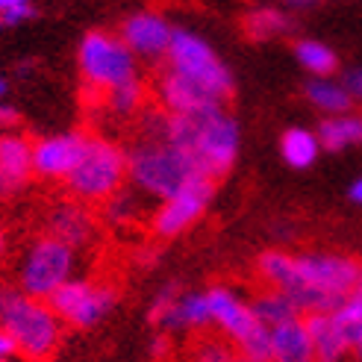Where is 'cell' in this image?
Wrapping results in <instances>:
<instances>
[{"instance_id": "cell-13", "label": "cell", "mask_w": 362, "mask_h": 362, "mask_svg": "<svg viewBox=\"0 0 362 362\" xmlns=\"http://www.w3.org/2000/svg\"><path fill=\"white\" fill-rule=\"evenodd\" d=\"M171 27L165 18H159L156 12H139L130 15L121 27V39L130 47L136 57L156 62L162 57H168V45H171Z\"/></svg>"}, {"instance_id": "cell-26", "label": "cell", "mask_w": 362, "mask_h": 362, "mask_svg": "<svg viewBox=\"0 0 362 362\" xmlns=\"http://www.w3.org/2000/svg\"><path fill=\"white\" fill-rule=\"evenodd\" d=\"M306 95L313 98V103H318L321 110L327 112H336V115H345L351 110V92L341 88L336 83H327V80H315L306 86Z\"/></svg>"}, {"instance_id": "cell-27", "label": "cell", "mask_w": 362, "mask_h": 362, "mask_svg": "<svg viewBox=\"0 0 362 362\" xmlns=\"http://www.w3.org/2000/svg\"><path fill=\"white\" fill-rule=\"evenodd\" d=\"M286 30H288V21H286V15H280L277 9H259V12H250L245 18V33L253 42L271 39V35H280Z\"/></svg>"}, {"instance_id": "cell-2", "label": "cell", "mask_w": 362, "mask_h": 362, "mask_svg": "<svg viewBox=\"0 0 362 362\" xmlns=\"http://www.w3.org/2000/svg\"><path fill=\"white\" fill-rule=\"evenodd\" d=\"M0 327H4L15 351L30 362H42L59 348L62 318L42 298L27 295L21 286L0 283Z\"/></svg>"}, {"instance_id": "cell-42", "label": "cell", "mask_w": 362, "mask_h": 362, "mask_svg": "<svg viewBox=\"0 0 362 362\" xmlns=\"http://www.w3.org/2000/svg\"><path fill=\"white\" fill-rule=\"evenodd\" d=\"M4 242H6V239H4V230H0V253H4Z\"/></svg>"}, {"instance_id": "cell-6", "label": "cell", "mask_w": 362, "mask_h": 362, "mask_svg": "<svg viewBox=\"0 0 362 362\" xmlns=\"http://www.w3.org/2000/svg\"><path fill=\"white\" fill-rule=\"evenodd\" d=\"M74 262H77L74 247L47 233V236L35 239L27 247L21 268H18V286H21L27 295L47 300L62 283L71 280Z\"/></svg>"}, {"instance_id": "cell-23", "label": "cell", "mask_w": 362, "mask_h": 362, "mask_svg": "<svg viewBox=\"0 0 362 362\" xmlns=\"http://www.w3.org/2000/svg\"><path fill=\"white\" fill-rule=\"evenodd\" d=\"M318 148H321V141L313 133H306V130H288L283 136V156H286V162L292 168L313 165L315 156H318Z\"/></svg>"}, {"instance_id": "cell-43", "label": "cell", "mask_w": 362, "mask_h": 362, "mask_svg": "<svg viewBox=\"0 0 362 362\" xmlns=\"http://www.w3.org/2000/svg\"><path fill=\"white\" fill-rule=\"evenodd\" d=\"M236 362H253V359H247V356H242V354H239V356H236Z\"/></svg>"}, {"instance_id": "cell-15", "label": "cell", "mask_w": 362, "mask_h": 362, "mask_svg": "<svg viewBox=\"0 0 362 362\" xmlns=\"http://www.w3.org/2000/svg\"><path fill=\"white\" fill-rule=\"evenodd\" d=\"M47 230H50V236L68 242L71 247H80V245L92 242L95 218H92V212L86 209L83 201H65V204H57L50 209Z\"/></svg>"}, {"instance_id": "cell-37", "label": "cell", "mask_w": 362, "mask_h": 362, "mask_svg": "<svg viewBox=\"0 0 362 362\" xmlns=\"http://www.w3.org/2000/svg\"><path fill=\"white\" fill-rule=\"evenodd\" d=\"M351 348L356 351V356L362 359V324L356 327V333H354V339H351Z\"/></svg>"}, {"instance_id": "cell-39", "label": "cell", "mask_w": 362, "mask_h": 362, "mask_svg": "<svg viewBox=\"0 0 362 362\" xmlns=\"http://www.w3.org/2000/svg\"><path fill=\"white\" fill-rule=\"evenodd\" d=\"M6 95H9V83L4 74H0V100H6Z\"/></svg>"}, {"instance_id": "cell-18", "label": "cell", "mask_w": 362, "mask_h": 362, "mask_svg": "<svg viewBox=\"0 0 362 362\" xmlns=\"http://www.w3.org/2000/svg\"><path fill=\"white\" fill-rule=\"evenodd\" d=\"M0 174L12 192L21 189L33 177V141L15 133L0 136Z\"/></svg>"}, {"instance_id": "cell-38", "label": "cell", "mask_w": 362, "mask_h": 362, "mask_svg": "<svg viewBox=\"0 0 362 362\" xmlns=\"http://www.w3.org/2000/svg\"><path fill=\"white\" fill-rule=\"evenodd\" d=\"M351 197H354L356 204H362V180H359V183H354V189H351Z\"/></svg>"}, {"instance_id": "cell-16", "label": "cell", "mask_w": 362, "mask_h": 362, "mask_svg": "<svg viewBox=\"0 0 362 362\" xmlns=\"http://www.w3.org/2000/svg\"><path fill=\"white\" fill-rule=\"evenodd\" d=\"M303 321H306V330H310V336H313L315 356L321 362H336L351 348V336L333 313H310Z\"/></svg>"}, {"instance_id": "cell-25", "label": "cell", "mask_w": 362, "mask_h": 362, "mask_svg": "<svg viewBox=\"0 0 362 362\" xmlns=\"http://www.w3.org/2000/svg\"><path fill=\"white\" fill-rule=\"evenodd\" d=\"M236 356L239 351L227 339L212 336V333L197 336L189 348V362H236Z\"/></svg>"}, {"instance_id": "cell-21", "label": "cell", "mask_w": 362, "mask_h": 362, "mask_svg": "<svg viewBox=\"0 0 362 362\" xmlns=\"http://www.w3.org/2000/svg\"><path fill=\"white\" fill-rule=\"evenodd\" d=\"M206 321H212L206 295H189V298H177V303L171 306V313L162 324L165 327H204Z\"/></svg>"}, {"instance_id": "cell-24", "label": "cell", "mask_w": 362, "mask_h": 362, "mask_svg": "<svg viewBox=\"0 0 362 362\" xmlns=\"http://www.w3.org/2000/svg\"><path fill=\"white\" fill-rule=\"evenodd\" d=\"M103 103L110 106L115 115H133V112L141 110V103H144V83L139 77L118 83L115 88H110V92L103 95Z\"/></svg>"}, {"instance_id": "cell-33", "label": "cell", "mask_w": 362, "mask_h": 362, "mask_svg": "<svg viewBox=\"0 0 362 362\" xmlns=\"http://www.w3.org/2000/svg\"><path fill=\"white\" fill-rule=\"evenodd\" d=\"M174 303H177V288H174V286H165V288H162V292L156 295L153 306H151V321L162 324V321H165V315L171 313Z\"/></svg>"}, {"instance_id": "cell-22", "label": "cell", "mask_w": 362, "mask_h": 362, "mask_svg": "<svg viewBox=\"0 0 362 362\" xmlns=\"http://www.w3.org/2000/svg\"><path fill=\"white\" fill-rule=\"evenodd\" d=\"M318 141H321V148H327V151H339L351 141H362V118L339 115V118L324 121L318 130Z\"/></svg>"}, {"instance_id": "cell-14", "label": "cell", "mask_w": 362, "mask_h": 362, "mask_svg": "<svg viewBox=\"0 0 362 362\" xmlns=\"http://www.w3.org/2000/svg\"><path fill=\"white\" fill-rule=\"evenodd\" d=\"M206 303H209V315L212 321L218 324V327L227 333L230 341H245L253 330H257L259 318L253 315V310L247 303H242L236 295L230 292L224 286H212L206 292Z\"/></svg>"}, {"instance_id": "cell-34", "label": "cell", "mask_w": 362, "mask_h": 362, "mask_svg": "<svg viewBox=\"0 0 362 362\" xmlns=\"http://www.w3.org/2000/svg\"><path fill=\"white\" fill-rule=\"evenodd\" d=\"M18 351H15V341H12V336L0 327V359H6V356H15Z\"/></svg>"}, {"instance_id": "cell-10", "label": "cell", "mask_w": 362, "mask_h": 362, "mask_svg": "<svg viewBox=\"0 0 362 362\" xmlns=\"http://www.w3.org/2000/svg\"><path fill=\"white\" fill-rule=\"evenodd\" d=\"M88 136L86 133H59L47 136L33 144V177L42 180H68L86 153Z\"/></svg>"}, {"instance_id": "cell-30", "label": "cell", "mask_w": 362, "mask_h": 362, "mask_svg": "<svg viewBox=\"0 0 362 362\" xmlns=\"http://www.w3.org/2000/svg\"><path fill=\"white\" fill-rule=\"evenodd\" d=\"M333 315L341 321V327H345V330H348V336L354 339L356 327L362 324V271H359V280H356V286L351 288V295L345 298V303H341Z\"/></svg>"}, {"instance_id": "cell-44", "label": "cell", "mask_w": 362, "mask_h": 362, "mask_svg": "<svg viewBox=\"0 0 362 362\" xmlns=\"http://www.w3.org/2000/svg\"><path fill=\"white\" fill-rule=\"evenodd\" d=\"M0 30H6V24H4V18H0Z\"/></svg>"}, {"instance_id": "cell-36", "label": "cell", "mask_w": 362, "mask_h": 362, "mask_svg": "<svg viewBox=\"0 0 362 362\" xmlns=\"http://www.w3.org/2000/svg\"><path fill=\"white\" fill-rule=\"evenodd\" d=\"M348 92L362 100V71H351L348 74Z\"/></svg>"}, {"instance_id": "cell-29", "label": "cell", "mask_w": 362, "mask_h": 362, "mask_svg": "<svg viewBox=\"0 0 362 362\" xmlns=\"http://www.w3.org/2000/svg\"><path fill=\"white\" fill-rule=\"evenodd\" d=\"M239 354L253 359V362H274V348H271V327L259 321L245 341H239Z\"/></svg>"}, {"instance_id": "cell-1", "label": "cell", "mask_w": 362, "mask_h": 362, "mask_svg": "<svg viewBox=\"0 0 362 362\" xmlns=\"http://www.w3.org/2000/svg\"><path fill=\"white\" fill-rule=\"evenodd\" d=\"M165 141L177 144L192 153L206 177L215 183L230 171L233 159L239 148V127L221 106L206 112H192V115H171L168 112V133Z\"/></svg>"}, {"instance_id": "cell-17", "label": "cell", "mask_w": 362, "mask_h": 362, "mask_svg": "<svg viewBox=\"0 0 362 362\" xmlns=\"http://www.w3.org/2000/svg\"><path fill=\"white\" fill-rule=\"evenodd\" d=\"M271 348L274 362H315V345L303 318L271 327Z\"/></svg>"}, {"instance_id": "cell-8", "label": "cell", "mask_w": 362, "mask_h": 362, "mask_svg": "<svg viewBox=\"0 0 362 362\" xmlns=\"http://www.w3.org/2000/svg\"><path fill=\"white\" fill-rule=\"evenodd\" d=\"M168 68L180 71L197 83H204L212 88L215 95H221L224 100L233 95V77L230 71L215 59V53L197 39V35L186 30H174L171 33V45H168Z\"/></svg>"}, {"instance_id": "cell-20", "label": "cell", "mask_w": 362, "mask_h": 362, "mask_svg": "<svg viewBox=\"0 0 362 362\" xmlns=\"http://www.w3.org/2000/svg\"><path fill=\"white\" fill-rule=\"evenodd\" d=\"M253 315H257L265 327H277V324H286V321H295L300 318L303 313L298 310V303L288 298L280 288H268V292H259L250 303Z\"/></svg>"}, {"instance_id": "cell-41", "label": "cell", "mask_w": 362, "mask_h": 362, "mask_svg": "<svg viewBox=\"0 0 362 362\" xmlns=\"http://www.w3.org/2000/svg\"><path fill=\"white\" fill-rule=\"evenodd\" d=\"M0 362H30V359H18V356H6V359H0Z\"/></svg>"}, {"instance_id": "cell-9", "label": "cell", "mask_w": 362, "mask_h": 362, "mask_svg": "<svg viewBox=\"0 0 362 362\" xmlns=\"http://www.w3.org/2000/svg\"><path fill=\"white\" fill-rule=\"evenodd\" d=\"M215 192V180L201 174L189 180V183L180 189L174 197H168L162 209L153 215V233L156 236H177V233H183L194 218H201V212L206 209L209 197Z\"/></svg>"}, {"instance_id": "cell-5", "label": "cell", "mask_w": 362, "mask_h": 362, "mask_svg": "<svg viewBox=\"0 0 362 362\" xmlns=\"http://www.w3.org/2000/svg\"><path fill=\"white\" fill-rule=\"evenodd\" d=\"M80 74L86 80V88L95 95H106L118 83H127L136 77V53L124 45L121 35L110 33H88L80 42Z\"/></svg>"}, {"instance_id": "cell-11", "label": "cell", "mask_w": 362, "mask_h": 362, "mask_svg": "<svg viewBox=\"0 0 362 362\" xmlns=\"http://www.w3.org/2000/svg\"><path fill=\"white\" fill-rule=\"evenodd\" d=\"M156 98H159V106L171 115H192V112H206V110H215L221 106L224 98L215 95L212 88H206L204 83H197L180 71L168 68L165 74L159 77L156 83Z\"/></svg>"}, {"instance_id": "cell-35", "label": "cell", "mask_w": 362, "mask_h": 362, "mask_svg": "<svg viewBox=\"0 0 362 362\" xmlns=\"http://www.w3.org/2000/svg\"><path fill=\"white\" fill-rule=\"evenodd\" d=\"M15 121H18L15 106H9L6 100H0V127H12Z\"/></svg>"}, {"instance_id": "cell-32", "label": "cell", "mask_w": 362, "mask_h": 362, "mask_svg": "<svg viewBox=\"0 0 362 362\" xmlns=\"http://www.w3.org/2000/svg\"><path fill=\"white\" fill-rule=\"evenodd\" d=\"M35 15L33 0H0V18L6 27H18Z\"/></svg>"}, {"instance_id": "cell-31", "label": "cell", "mask_w": 362, "mask_h": 362, "mask_svg": "<svg viewBox=\"0 0 362 362\" xmlns=\"http://www.w3.org/2000/svg\"><path fill=\"white\" fill-rule=\"evenodd\" d=\"M106 218L110 221H136L139 218V204L133 194L115 192L110 201H106Z\"/></svg>"}, {"instance_id": "cell-12", "label": "cell", "mask_w": 362, "mask_h": 362, "mask_svg": "<svg viewBox=\"0 0 362 362\" xmlns=\"http://www.w3.org/2000/svg\"><path fill=\"white\" fill-rule=\"evenodd\" d=\"M298 268L306 283H313L324 292H333L348 298L351 288L359 280V271L362 265L351 257H330V253H318V257H300Z\"/></svg>"}, {"instance_id": "cell-28", "label": "cell", "mask_w": 362, "mask_h": 362, "mask_svg": "<svg viewBox=\"0 0 362 362\" xmlns=\"http://www.w3.org/2000/svg\"><path fill=\"white\" fill-rule=\"evenodd\" d=\"M298 53V59L313 71V74H333L336 71V57H333V50L330 47H324L318 42H300L295 47Z\"/></svg>"}, {"instance_id": "cell-40", "label": "cell", "mask_w": 362, "mask_h": 362, "mask_svg": "<svg viewBox=\"0 0 362 362\" xmlns=\"http://www.w3.org/2000/svg\"><path fill=\"white\" fill-rule=\"evenodd\" d=\"M6 194H12V189H9V183L4 180V174H0V197H6Z\"/></svg>"}, {"instance_id": "cell-3", "label": "cell", "mask_w": 362, "mask_h": 362, "mask_svg": "<svg viewBox=\"0 0 362 362\" xmlns=\"http://www.w3.org/2000/svg\"><path fill=\"white\" fill-rule=\"evenodd\" d=\"M201 174L204 171L197 168L192 153L177 148L171 141L141 139L133 144V151L127 153V177H130L141 192L156 194L162 201L174 197L189 180L201 177Z\"/></svg>"}, {"instance_id": "cell-7", "label": "cell", "mask_w": 362, "mask_h": 362, "mask_svg": "<svg viewBox=\"0 0 362 362\" xmlns=\"http://www.w3.org/2000/svg\"><path fill=\"white\" fill-rule=\"evenodd\" d=\"M115 300H118V292L112 286L92 283V280H74V277L62 283L47 298V303L62 318V324H71V327H80V330L95 327L98 321H103L115 306Z\"/></svg>"}, {"instance_id": "cell-4", "label": "cell", "mask_w": 362, "mask_h": 362, "mask_svg": "<svg viewBox=\"0 0 362 362\" xmlns=\"http://www.w3.org/2000/svg\"><path fill=\"white\" fill-rule=\"evenodd\" d=\"M124 180H127V153L110 139L88 136L86 153L77 162V168L68 174L65 186L74 194V201L106 204L115 192H121Z\"/></svg>"}, {"instance_id": "cell-19", "label": "cell", "mask_w": 362, "mask_h": 362, "mask_svg": "<svg viewBox=\"0 0 362 362\" xmlns=\"http://www.w3.org/2000/svg\"><path fill=\"white\" fill-rule=\"evenodd\" d=\"M257 271L271 288H280V292H286V295H292L298 286L306 283L300 268H298V259L286 257V253H277V250L262 253L259 262H257Z\"/></svg>"}]
</instances>
